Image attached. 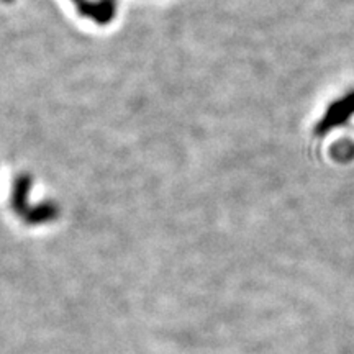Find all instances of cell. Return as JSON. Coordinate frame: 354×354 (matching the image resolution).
Wrapping results in <instances>:
<instances>
[{"mask_svg": "<svg viewBox=\"0 0 354 354\" xmlns=\"http://www.w3.org/2000/svg\"><path fill=\"white\" fill-rule=\"evenodd\" d=\"M354 115V88L344 94L339 99H336L333 104L330 105L328 109L325 110L323 117L320 118V122L317 123L315 127V133L318 136L326 135L335 128L346 125Z\"/></svg>", "mask_w": 354, "mask_h": 354, "instance_id": "obj_1", "label": "cell"}]
</instances>
